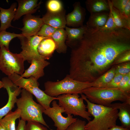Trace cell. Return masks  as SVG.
<instances>
[{"label":"cell","instance_id":"cell-1","mask_svg":"<svg viewBox=\"0 0 130 130\" xmlns=\"http://www.w3.org/2000/svg\"><path fill=\"white\" fill-rule=\"evenodd\" d=\"M72 48L69 75L76 80L92 83L108 70L119 55L130 50V30L87 29Z\"/></svg>","mask_w":130,"mask_h":130},{"label":"cell","instance_id":"cell-2","mask_svg":"<svg viewBox=\"0 0 130 130\" xmlns=\"http://www.w3.org/2000/svg\"><path fill=\"white\" fill-rule=\"evenodd\" d=\"M86 102L87 111L94 118L85 125L86 130H109L116 125L118 109L116 103L109 106L91 102L84 94H80Z\"/></svg>","mask_w":130,"mask_h":130},{"label":"cell","instance_id":"cell-3","mask_svg":"<svg viewBox=\"0 0 130 130\" xmlns=\"http://www.w3.org/2000/svg\"><path fill=\"white\" fill-rule=\"evenodd\" d=\"M91 102L109 106L113 102L119 101L130 103V95L118 88L99 87L91 86L81 92Z\"/></svg>","mask_w":130,"mask_h":130},{"label":"cell","instance_id":"cell-4","mask_svg":"<svg viewBox=\"0 0 130 130\" xmlns=\"http://www.w3.org/2000/svg\"><path fill=\"white\" fill-rule=\"evenodd\" d=\"M21 97L17 99L16 103L17 109L20 111V117L24 121H32L40 123L50 128L43 117L45 109L33 100L32 95L25 89L21 91Z\"/></svg>","mask_w":130,"mask_h":130},{"label":"cell","instance_id":"cell-5","mask_svg":"<svg viewBox=\"0 0 130 130\" xmlns=\"http://www.w3.org/2000/svg\"><path fill=\"white\" fill-rule=\"evenodd\" d=\"M93 86L92 83L76 80L71 78L68 74L60 81H48L45 82L44 92L50 97H57L64 94H81L84 89Z\"/></svg>","mask_w":130,"mask_h":130},{"label":"cell","instance_id":"cell-6","mask_svg":"<svg viewBox=\"0 0 130 130\" xmlns=\"http://www.w3.org/2000/svg\"><path fill=\"white\" fill-rule=\"evenodd\" d=\"M8 77L17 86L27 91L33 95L37 101L45 109L50 107V104L54 100H58L57 97H50L47 95L39 88L38 79L30 77L25 78L14 73Z\"/></svg>","mask_w":130,"mask_h":130},{"label":"cell","instance_id":"cell-7","mask_svg":"<svg viewBox=\"0 0 130 130\" xmlns=\"http://www.w3.org/2000/svg\"><path fill=\"white\" fill-rule=\"evenodd\" d=\"M57 98L58 105L62 107L66 113L74 116H79L87 120H91V115L86 110V105L84 104L82 97H80L79 94H64Z\"/></svg>","mask_w":130,"mask_h":130},{"label":"cell","instance_id":"cell-8","mask_svg":"<svg viewBox=\"0 0 130 130\" xmlns=\"http://www.w3.org/2000/svg\"><path fill=\"white\" fill-rule=\"evenodd\" d=\"M0 70L9 76L15 73L21 75L24 71L25 60L20 54L10 52L5 46H0Z\"/></svg>","mask_w":130,"mask_h":130},{"label":"cell","instance_id":"cell-9","mask_svg":"<svg viewBox=\"0 0 130 130\" xmlns=\"http://www.w3.org/2000/svg\"><path fill=\"white\" fill-rule=\"evenodd\" d=\"M52 104V107L45 109L44 113L52 120L57 130H66L77 118L73 117L70 114L64 116L63 113L66 112V111L57 104L55 100Z\"/></svg>","mask_w":130,"mask_h":130},{"label":"cell","instance_id":"cell-10","mask_svg":"<svg viewBox=\"0 0 130 130\" xmlns=\"http://www.w3.org/2000/svg\"><path fill=\"white\" fill-rule=\"evenodd\" d=\"M18 38L20 40L22 49L20 53L25 61L26 60L31 63L33 59L45 60L39 53L38 48L40 42L47 37L36 35L30 37L22 36Z\"/></svg>","mask_w":130,"mask_h":130},{"label":"cell","instance_id":"cell-11","mask_svg":"<svg viewBox=\"0 0 130 130\" xmlns=\"http://www.w3.org/2000/svg\"><path fill=\"white\" fill-rule=\"evenodd\" d=\"M3 88H5L8 95V102L4 107L0 109V119H2L14 107L17 97L21 93V88L15 84L8 77L2 78Z\"/></svg>","mask_w":130,"mask_h":130},{"label":"cell","instance_id":"cell-12","mask_svg":"<svg viewBox=\"0 0 130 130\" xmlns=\"http://www.w3.org/2000/svg\"><path fill=\"white\" fill-rule=\"evenodd\" d=\"M23 22L24 26L20 30L23 36L26 37L36 35L44 24L42 18L32 14L25 15Z\"/></svg>","mask_w":130,"mask_h":130},{"label":"cell","instance_id":"cell-13","mask_svg":"<svg viewBox=\"0 0 130 130\" xmlns=\"http://www.w3.org/2000/svg\"><path fill=\"white\" fill-rule=\"evenodd\" d=\"M73 6V10L66 15V25L77 28L83 25L85 10L81 6L79 2H75Z\"/></svg>","mask_w":130,"mask_h":130},{"label":"cell","instance_id":"cell-14","mask_svg":"<svg viewBox=\"0 0 130 130\" xmlns=\"http://www.w3.org/2000/svg\"><path fill=\"white\" fill-rule=\"evenodd\" d=\"M29 67L20 76L26 78L32 77L38 80L44 75V69L50 64V63L45 60L33 59Z\"/></svg>","mask_w":130,"mask_h":130},{"label":"cell","instance_id":"cell-15","mask_svg":"<svg viewBox=\"0 0 130 130\" xmlns=\"http://www.w3.org/2000/svg\"><path fill=\"white\" fill-rule=\"evenodd\" d=\"M18 6L13 21L18 20L23 15L32 14L35 13L39 7L41 2L37 0H17Z\"/></svg>","mask_w":130,"mask_h":130},{"label":"cell","instance_id":"cell-16","mask_svg":"<svg viewBox=\"0 0 130 130\" xmlns=\"http://www.w3.org/2000/svg\"><path fill=\"white\" fill-rule=\"evenodd\" d=\"M42 18L44 24L57 29H64L66 26V16L64 10L56 13L47 11Z\"/></svg>","mask_w":130,"mask_h":130},{"label":"cell","instance_id":"cell-17","mask_svg":"<svg viewBox=\"0 0 130 130\" xmlns=\"http://www.w3.org/2000/svg\"><path fill=\"white\" fill-rule=\"evenodd\" d=\"M109 14L107 12L90 14L86 25L87 29L92 31L99 30L105 25Z\"/></svg>","mask_w":130,"mask_h":130},{"label":"cell","instance_id":"cell-18","mask_svg":"<svg viewBox=\"0 0 130 130\" xmlns=\"http://www.w3.org/2000/svg\"><path fill=\"white\" fill-rule=\"evenodd\" d=\"M65 28L67 35L66 44L71 48L82 39L87 30L86 25L77 28H71L66 26Z\"/></svg>","mask_w":130,"mask_h":130},{"label":"cell","instance_id":"cell-19","mask_svg":"<svg viewBox=\"0 0 130 130\" xmlns=\"http://www.w3.org/2000/svg\"><path fill=\"white\" fill-rule=\"evenodd\" d=\"M17 3H13L8 9H4L0 7V20L1 25L0 32L10 27H12L11 22L13 19L16 10Z\"/></svg>","mask_w":130,"mask_h":130},{"label":"cell","instance_id":"cell-20","mask_svg":"<svg viewBox=\"0 0 130 130\" xmlns=\"http://www.w3.org/2000/svg\"><path fill=\"white\" fill-rule=\"evenodd\" d=\"M55 43L51 38H46L42 40L38 48L39 54L45 60L49 59L56 50Z\"/></svg>","mask_w":130,"mask_h":130},{"label":"cell","instance_id":"cell-21","mask_svg":"<svg viewBox=\"0 0 130 130\" xmlns=\"http://www.w3.org/2000/svg\"><path fill=\"white\" fill-rule=\"evenodd\" d=\"M117 108L119 109L118 118L120 120L122 127L130 129V103L123 102L117 103Z\"/></svg>","mask_w":130,"mask_h":130},{"label":"cell","instance_id":"cell-22","mask_svg":"<svg viewBox=\"0 0 130 130\" xmlns=\"http://www.w3.org/2000/svg\"><path fill=\"white\" fill-rule=\"evenodd\" d=\"M67 35L64 29H57L51 38L55 42L56 51L59 53H65L67 50L66 41Z\"/></svg>","mask_w":130,"mask_h":130},{"label":"cell","instance_id":"cell-23","mask_svg":"<svg viewBox=\"0 0 130 130\" xmlns=\"http://www.w3.org/2000/svg\"><path fill=\"white\" fill-rule=\"evenodd\" d=\"M85 4L86 8L90 14L109 11L107 0H87Z\"/></svg>","mask_w":130,"mask_h":130},{"label":"cell","instance_id":"cell-24","mask_svg":"<svg viewBox=\"0 0 130 130\" xmlns=\"http://www.w3.org/2000/svg\"><path fill=\"white\" fill-rule=\"evenodd\" d=\"M20 110L17 109L13 112L11 110L0 119V123L6 130H16L15 121L20 117Z\"/></svg>","mask_w":130,"mask_h":130},{"label":"cell","instance_id":"cell-25","mask_svg":"<svg viewBox=\"0 0 130 130\" xmlns=\"http://www.w3.org/2000/svg\"><path fill=\"white\" fill-rule=\"evenodd\" d=\"M115 67H113L92 83V86L102 87L109 83L115 74Z\"/></svg>","mask_w":130,"mask_h":130},{"label":"cell","instance_id":"cell-26","mask_svg":"<svg viewBox=\"0 0 130 130\" xmlns=\"http://www.w3.org/2000/svg\"><path fill=\"white\" fill-rule=\"evenodd\" d=\"M111 10L114 21L116 26L118 28L130 30V19L120 14L112 5Z\"/></svg>","mask_w":130,"mask_h":130},{"label":"cell","instance_id":"cell-27","mask_svg":"<svg viewBox=\"0 0 130 130\" xmlns=\"http://www.w3.org/2000/svg\"><path fill=\"white\" fill-rule=\"evenodd\" d=\"M23 36L21 34L11 33L3 31L0 32V47L3 46L9 49L10 42L13 38Z\"/></svg>","mask_w":130,"mask_h":130},{"label":"cell","instance_id":"cell-28","mask_svg":"<svg viewBox=\"0 0 130 130\" xmlns=\"http://www.w3.org/2000/svg\"><path fill=\"white\" fill-rule=\"evenodd\" d=\"M46 5L47 11L52 13H58L63 10L62 2L59 0H49Z\"/></svg>","mask_w":130,"mask_h":130},{"label":"cell","instance_id":"cell-29","mask_svg":"<svg viewBox=\"0 0 130 130\" xmlns=\"http://www.w3.org/2000/svg\"><path fill=\"white\" fill-rule=\"evenodd\" d=\"M107 1L110 8L108 17L105 25L100 29V30H112L117 28L115 25L112 13L111 3L110 0Z\"/></svg>","mask_w":130,"mask_h":130},{"label":"cell","instance_id":"cell-30","mask_svg":"<svg viewBox=\"0 0 130 130\" xmlns=\"http://www.w3.org/2000/svg\"><path fill=\"white\" fill-rule=\"evenodd\" d=\"M57 29L49 25L44 24L36 35L43 37L51 38Z\"/></svg>","mask_w":130,"mask_h":130},{"label":"cell","instance_id":"cell-31","mask_svg":"<svg viewBox=\"0 0 130 130\" xmlns=\"http://www.w3.org/2000/svg\"><path fill=\"white\" fill-rule=\"evenodd\" d=\"M118 88L125 93L130 94V72L124 76Z\"/></svg>","mask_w":130,"mask_h":130},{"label":"cell","instance_id":"cell-32","mask_svg":"<svg viewBox=\"0 0 130 130\" xmlns=\"http://www.w3.org/2000/svg\"><path fill=\"white\" fill-rule=\"evenodd\" d=\"M40 123L35 121H28L25 130H49Z\"/></svg>","mask_w":130,"mask_h":130},{"label":"cell","instance_id":"cell-33","mask_svg":"<svg viewBox=\"0 0 130 130\" xmlns=\"http://www.w3.org/2000/svg\"><path fill=\"white\" fill-rule=\"evenodd\" d=\"M128 0H110L112 6L123 15L124 7Z\"/></svg>","mask_w":130,"mask_h":130},{"label":"cell","instance_id":"cell-34","mask_svg":"<svg viewBox=\"0 0 130 130\" xmlns=\"http://www.w3.org/2000/svg\"><path fill=\"white\" fill-rule=\"evenodd\" d=\"M86 124L85 121L77 118L66 130H84Z\"/></svg>","mask_w":130,"mask_h":130},{"label":"cell","instance_id":"cell-35","mask_svg":"<svg viewBox=\"0 0 130 130\" xmlns=\"http://www.w3.org/2000/svg\"><path fill=\"white\" fill-rule=\"evenodd\" d=\"M124 75L120 74H115L111 80L102 87L118 88L119 84Z\"/></svg>","mask_w":130,"mask_h":130},{"label":"cell","instance_id":"cell-36","mask_svg":"<svg viewBox=\"0 0 130 130\" xmlns=\"http://www.w3.org/2000/svg\"><path fill=\"white\" fill-rule=\"evenodd\" d=\"M115 68V74L125 75L130 72V62L118 65Z\"/></svg>","mask_w":130,"mask_h":130},{"label":"cell","instance_id":"cell-37","mask_svg":"<svg viewBox=\"0 0 130 130\" xmlns=\"http://www.w3.org/2000/svg\"><path fill=\"white\" fill-rule=\"evenodd\" d=\"M130 50L124 52L119 55L116 58L113 65L130 61Z\"/></svg>","mask_w":130,"mask_h":130},{"label":"cell","instance_id":"cell-38","mask_svg":"<svg viewBox=\"0 0 130 130\" xmlns=\"http://www.w3.org/2000/svg\"><path fill=\"white\" fill-rule=\"evenodd\" d=\"M123 16L130 19V0H128L124 8Z\"/></svg>","mask_w":130,"mask_h":130},{"label":"cell","instance_id":"cell-39","mask_svg":"<svg viewBox=\"0 0 130 130\" xmlns=\"http://www.w3.org/2000/svg\"><path fill=\"white\" fill-rule=\"evenodd\" d=\"M26 124L25 121L21 119H19L16 130H25Z\"/></svg>","mask_w":130,"mask_h":130},{"label":"cell","instance_id":"cell-40","mask_svg":"<svg viewBox=\"0 0 130 130\" xmlns=\"http://www.w3.org/2000/svg\"><path fill=\"white\" fill-rule=\"evenodd\" d=\"M109 130H130V129L124 128L121 126L116 125Z\"/></svg>","mask_w":130,"mask_h":130},{"label":"cell","instance_id":"cell-41","mask_svg":"<svg viewBox=\"0 0 130 130\" xmlns=\"http://www.w3.org/2000/svg\"><path fill=\"white\" fill-rule=\"evenodd\" d=\"M3 87L4 84L3 82L2 81L0 80V89Z\"/></svg>","mask_w":130,"mask_h":130},{"label":"cell","instance_id":"cell-42","mask_svg":"<svg viewBox=\"0 0 130 130\" xmlns=\"http://www.w3.org/2000/svg\"><path fill=\"white\" fill-rule=\"evenodd\" d=\"M0 130H6L4 127L0 123Z\"/></svg>","mask_w":130,"mask_h":130},{"label":"cell","instance_id":"cell-43","mask_svg":"<svg viewBox=\"0 0 130 130\" xmlns=\"http://www.w3.org/2000/svg\"><path fill=\"white\" fill-rule=\"evenodd\" d=\"M84 130H85L84 129Z\"/></svg>","mask_w":130,"mask_h":130}]
</instances>
